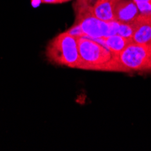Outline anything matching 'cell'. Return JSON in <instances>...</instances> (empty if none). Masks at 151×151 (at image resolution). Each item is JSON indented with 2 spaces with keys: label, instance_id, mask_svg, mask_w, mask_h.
Masks as SVG:
<instances>
[{
  "label": "cell",
  "instance_id": "6da1fadb",
  "mask_svg": "<svg viewBox=\"0 0 151 151\" xmlns=\"http://www.w3.org/2000/svg\"><path fill=\"white\" fill-rule=\"evenodd\" d=\"M80 70L122 72L118 54L112 52L103 43L102 38L77 37Z\"/></svg>",
  "mask_w": 151,
  "mask_h": 151
},
{
  "label": "cell",
  "instance_id": "7a4b0ae2",
  "mask_svg": "<svg viewBox=\"0 0 151 151\" xmlns=\"http://www.w3.org/2000/svg\"><path fill=\"white\" fill-rule=\"evenodd\" d=\"M73 10L75 13L74 23L79 24L84 36L98 39L118 34L119 23L116 21L107 23L98 19L94 16L90 1L77 0L73 5Z\"/></svg>",
  "mask_w": 151,
  "mask_h": 151
},
{
  "label": "cell",
  "instance_id": "3957f363",
  "mask_svg": "<svg viewBox=\"0 0 151 151\" xmlns=\"http://www.w3.org/2000/svg\"><path fill=\"white\" fill-rule=\"evenodd\" d=\"M45 56L52 63L78 69L80 54L77 38L67 31L59 34L48 43Z\"/></svg>",
  "mask_w": 151,
  "mask_h": 151
},
{
  "label": "cell",
  "instance_id": "277c9868",
  "mask_svg": "<svg viewBox=\"0 0 151 151\" xmlns=\"http://www.w3.org/2000/svg\"><path fill=\"white\" fill-rule=\"evenodd\" d=\"M119 60L124 73H150L151 72V48L129 43L119 54Z\"/></svg>",
  "mask_w": 151,
  "mask_h": 151
},
{
  "label": "cell",
  "instance_id": "5b68a950",
  "mask_svg": "<svg viewBox=\"0 0 151 151\" xmlns=\"http://www.w3.org/2000/svg\"><path fill=\"white\" fill-rule=\"evenodd\" d=\"M114 21L119 24H135L139 17V7L134 0H118L114 2Z\"/></svg>",
  "mask_w": 151,
  "mask_h": 151
},
{
  "label": "cell",
  "instance_id": "8992f818",
  "mask_svg": "<svg viewBox=\"0 0 151 151\" xmlns=\"http://www.w3.org/2000/svg\"><path fill=\"white\" fill-rule=\"evenodd\" d=\"M114 2L112 0H96L92 5L94 16L104 22L114 21Z\"/></svg>",
  "mask_w": 151,
  "mask_h": 151
},
{
  "label": "cell",
  "instance_id": "52a82bcc",
  "mask_svg": "<svg viewBox=\"0 0 151 151\" xmlns=\"http://www.w3.org/2000/svg\"><path fill=\"white\" fill-rule=\"evenodd\" d=\"M132 42L151 48V25L147 24H135Z\"/></svg>",
  "mask_w": 151,
  "mask_h": 151
},
{
  "label": "cell",
  "instance_id": "ba28073f",
  "mask_svg": "<svg viewBox=\"0 0 151 151\" xmlns=\"http://www.w3.org/2000/svg\"><path fill=\"white\" fill-rule=\"evenodd\" d=\"M102 39H103L104 45L112 52L116 54H119L120 52H122L129 43L132 42L131 40L127 39L119 35H111L106 38H102Z\"/></svg>",
  "mask_w": 151,
  "mask_h": 151
},
{
  "label": "cell",
  "instance_id": "9c48e42d",
  "mask_svg": "<svg viewBox=\"0 0 151 151\" xmlns=\"http://www.w3.org/2000/svg\"><path fill=\"white\" fill-rule=\"evenodd\" d=\"M139 7V17L136 24H147L151 25V2L137 3Z\"/></svg>",
  "mask_w": 151,
  "mask_h": 151
},
{
  "label": "cell",
  "instance_id": "30bf717a",
  "mask_svg": "<svg viewBox=\"0 0 151 151\" xmlns=\"http://www.w3.org/2000/svg\"><path fill=\"white\" fill-rule=\"evenodd\" d=\"M135 30V24H119V28H118V34L127 39H129L132 41V36Z\"/></svg>",
  "mask_w": 151,
  "mask_h": 151
},
{
  "label": "cell",
  "instance_id": "8fae6325",
  "mask_svg": "<svg viewBox=\"0 0 151 151\" xmlns=\"http://www.w3.org/2000/svg\"><path fill=\"white\" fill-rule=\"evenodd\" d=\"M41 3L49 4V5H56V4H60V1L59 0H41Z\"/></svg>",
  "mask_w": 151,
  "mask_h": 151
},
{
  "label": "cell",
  "instance_id": "7c38bea8",
  "mask_svg": "<svg viewBox=\"0 0 151 151\" xmlns=\"http://www.w3.org/2000/svg\"><path fill=\"white\" fill-rule=\"evenodd\" d=\"M136 3H150L151 0H134Z\"/></svg>",
  "mask_w": 151,
  "mask_h": 151
},
{
  "label": "cell",
  "instance_id": "4fadbf2b",
  "mask_svg": "<svg viewBox=\"0 0 151 151\" xmlns=\"http://www.w3.org/2000/svg\"><path fill=\"white\" fill-rule=\"evenodd\" d=\"M59 1H60V4H63V3H66V2L72 1V0H59Z\"/></svg>",
  "mask_w": 151,
  "mask_h": 151
},
{
  "label": "cell",
  "instance_id": "5bb4252c",
  "mask_svg": "<svg viewBox=\"0 0 151 151\" xmlns=\"http://www.w3.org/2000/svg\"><path fill=\"white\" fill-rule=\"evenodd\" d=\"M112 1H113V2H116V1H118V0H112Z\"/></svg>",
  "mask_w": 151,
  "mask_h": 151
},
{
  "label": "cell",
  "instance_id": "9a60e30c",
  "mask_svg": "<svg viewBox=\"0 0 151 151\" xmlns=\"http://www.w3.org/2000/svg\"><path fill=\"white\" fill-rule=\"evenodd\" d=\"M84 1H90V0H84Z\"/></svg>",
  "mask_w": 151,
  "mask_h": 151
}]
</instances>
